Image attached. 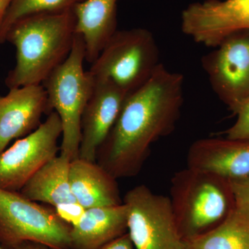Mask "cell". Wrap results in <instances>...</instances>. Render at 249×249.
I'll return each instance as SVG.
<instances>
[{
	"label": "cell",
	"mask_w": 249,
	"mask_h": 249,
	"mask_svg": "<svg viewBox=\"0 0 249 249\" xmlns=\"http://www.w3.org/2000/svg\"><path fill=\"white\" fill-rule=\"evenodd\" d=\"M47 115L34 132L0 153V189L19 192L37 170L58 155L61 121L55 111Z\"/></svg>",
	"instance_id": "9c48e42d"
},
{
	"label": "cell",
	"mask_w": 249,
	"mask_h": 249,
	"mask_svg": "<svg viewBox=\"0 0 249 249\" xmlns=\"http://www.w3.org/2000/svg\"><path fill=\"white\" fill-rule=\"evenodd\" d=\"M71 161L65 156L57 155L37 170L19 193L30 200L53 208L77 203L70 187Z\"/></svg>",
	"instance_id": "e0dca14e"
},
{
	"label": "cell",
	"mask_w": 249,
	"mask_h": 249,
	"mask_svg": "<svg viewBox=\"0 0 249 249\" xmlns=\"http://www.w3.org/2000/svg\"><path fill=\"white\" fill-rule=\"evenodd\" d=\"M160 64L153 34L134 28L116 31L88 71L93 79L109 80L129 94L145 84Z\"/></svg>",
	"instance_id": "5b68a950"
},
{
	"label": "cell",
	"mask_w": 249,
	"mask_h": 249,
	"mask_svg": "<svg viewBox=\"0 0 249 249\" xmlns=\"http://www.w3.org/2000/svg\"><path fill=\"white\" fill-rule=\"evenodd\" d=\"M0 249H4V247H2V245H1V244H0Z\"/></svg>",
	"instance_id": "4316f807"
},
{
	"label": "cell",
	"mask_w": 249,
	"mask_h": 249,
	"mask_svg": "<svg viewBox=\"0 0 249 249\" xmlns=\"http://www.w3.org/2000/svg\"><path fill=\"white\" fill-rule=\"evenodd\" d=\"M235 122L226 132L227 138L249 139V98L236 114Z\"/></svg>",
	"instance_id": "ffe728a7"
},
{
	"label": "cell",
	"mask_w": 249,
	"mask_h": 249,
	"mask_svg": "<svg viewBox=\"0 0 249 249\" xmlns=\"http://www.w3.org/2000/svg\"><path fill=\"white\" fill-rule=\"evenodd\" d=\"M181 28L196 43L214 48L229 36L249 31V0H204L183 10Z\"/></svg>",
	"instance_id": "30bf717a"
},
{
	"label": "cell",
	"mask_w": 249,
	"mask_h": 249,
	"mask_svg": "<svg viewBox=\"0 0 249 249\" xmlns=\"http://www.w3.org/2000/svg\"><path fill=\"white\" fill-rule=\"evenodd\" d=\"M183 249H249V212L236 206L217 227L183 241Z\"/></svg>",
	"instance_id": "ac0fdd59"
},
{
	"label": "cell",
	"mask_w": 249,
	"mask_h": 249,
	"mask_svg": "<svg viewBox=\"0 0 249 249\" xmlns=\"http://www.w3.org/2000/svg\"><path fill=\"white\" fill-rule=\"evenodd\" d=\"M4 10L3 9V8L1 7V4H0V22H1L3 16H4Z\"/></svg>",
	"instance_id": "484cf974"
},
{
	"label": "cell",
	"mask_w": 249,
	"mask_h": 249,
	"mask_svg": "<svg viewBox=\"0 0 249 249\" xmlns=\"http://www.w3.org/2000/svg\"><path fill=\"white\" fill-rule=\"evenodd\" d=\"M94 82L80 121L78 153L79 158L90 161H96L98 149L107 138L129 95L109 80Z\"/></svg>",
	"instance_id": "8fae6325"
},
{
	"label": "cell",
	"mask_w": 249,
	"mask_h": 249,
	"mask_svg": "<svg viewBox=\"0 0 249 249\" xmlns=\"http://www.w3.org/2000/svg\"><path fill=\"white\" fill-rule=\"evenodd\" d=\"M76 34L73 10L32 15L15 23L6 37L16 49L6 86L10 89L42 85L68 58Z\"/></svg>",
	"instance_id": "7a4b0ae2"
},
{
	"label": "cell",
	"mask_w": 249,
	"mask_h": 249,
	"mask_svg": "<svg viewBox=\"0 0 249 249\" xmlns=\"http://www.w3.org/2000/svg\"><path fill=\"white\" fill-rule=\"evenodd\" d=\"M118 0H84L73 9L76 33L83 37L85 60L93 63L117 31Z\"/></svg>",
	"instance_id": "2e32d148"
},
{
	"label": "cell",
	"mask_w": 249,
	"mask_h": 249,
	"mask_svg": "<svg viewBox=\"0 0 249 249\" xmlns=\"http://www.w3.org/2000/svg\"><path fill=\"white\" fill-rule=\"evenodd\" d=\"M201 59L219 99L236 115L249 98V31L224 39Z\"/></svg>",
	"instance_id": "ba28073f"
},
{
	"label": "cell",
	"mask_w": 249,
	"mask_h": 249,
	"mask_svg": "<svg viewBox=\"0 0 249 249\" xmlns=\"http://www.w3.org/2000/svg\"><path fill=\"white\" fill-rule=\"evenodd\" d=\"M127 232L124 203L85 209L78 222L71 226L70 249H99Z\"/></svg>",
	"instance_id": "9a60e30c"
},
{
	"label": "cell",
	"mask_w": 249,
	"mask_h": 249,
	"mask_svg": "<svg viewBox=\"0 0 249 249\" xmlns=\"http://www.w3.org/2000/svg\"><path fill=\"white\" fill-rule=\"evenodd\" d=\"M11 249H54L43 244L34 242H24Z\"/></svg>",
	"instance_id": "cb8c5ba5"
},
{
	"label": "cell",
	"mask_w": 249,
	"mask_h": 249,
	"mask_svg": "<svg viewBox=\"0 0 249 249\" xmlns=\"http://www.w3.org/2000/svg\"><path fill=\"white\" fill-rule=\"evenodd\" d=\"M123 203L127 210V232L135 249H183L169 196L142 184L127 191Z\"/></svg>",
	"instance_id": "52a82bcc"
},
{
	"label": "cell",
	"mask_w": 249,
	"mask_h": 249,
	"mask_svg": "<svg viewBox=\"0 0 249 249\" xmlns=\"http://www.w3.org/2000/svg\"><path fill=\"white\" fill-rule=\"evenodd\" d=\"M55 209L58 215L71 226L78 222L85 210L78 203L60 205Z\"/></svg>",
	"instance_id": "7402d4cb"
},
{
	"label": "cell",
	"mask_w": 249,
	"mask_h": 249,
	"mask_svg": "<svg viewBox=\"0 0 249 249\" xmlns=\"http://www.w3.org/2000/svg\"><path fill=\"white\" fill-rule=\"evenodd\" d=\"M187 167L230 181L248 178L249 139H198L188 149Z\"/></svg>",
	"instance_id": "4fadbf2b"
},
{
	"label": "cell",
	"mask_w": 249,
	"mask_h": 249,
	"mask_svg": "<svg viewBox=\"0 0 249 249\" xmlns=\"http://www.w3.org/2000/svg\"><path fill=\"white\" fill-rule=\"evenodd\" d=\"M70 183L76 202L85 209L123 204L117 179L97 161L72 160Z\"/></svg>",
	"instance_id": "5bb4252c"
},
{
	"label": "cell",
	"mask_w": 249,
	"mask_h": 249,
	"mask_svg": "<svg viewBox=\"0 0 249 249\" xmlns=\"http://www.w3.org/2000/svg\"><path fill=\"white\" fill-rule=\"evenodd\" d=\"M99 249H135L128 234L118 237Z\"/></svg>",
	"instance_id": "603a6c76"
},
{
	"label": "cell",
	"mask_w": 249,
	"mask_h": 249,
	"mask_svg": "<svg viewBox=\"0 0 249 249\" xmlns=\"http://www.w3.org/2000/svg\"><path fill=\"white\" fill-rule=\"evenodd\" d=\"M71 228L55 208L30 200L19 192L0 189V244L4 249L34 242L71 249Z\"/></svg>",
	"instance_id": "8992f818"
},
{
	"label": "cell",
	"mask_w": 249,
	"mask_h": 249,
	"mask_svg": "<svg viewBox=\"0 0 249 249\" xmlns=\"http://www.w3.org/2000/svg\"><path fill=\"white\" fill-rule=\"evenodd\" d=\"M84 40L76 34L68 58L42 84L47 94L49 114L55 111L61 121L60 154L71 160L78 157L80 121L94 88L92 76L84 70Z\"/></svg>",
	"instance_id": "277c9868"
},
{
	"label": "cell",
	"mask_w": 249,
	"mask_h": 249,
	"mask_svg": "<svg viewBox=\"0 0 249 249\" xmlns=\"http://www.w3.org/2000/svg\"><path fill=\"white\" fill-rule=\"evenodd\" d=\"M184 77L160 63L151 78L129 93L96 161L118 179L137 176L154 142L173 132L182 109Z\"/></svg>",
	"instance_id": "6da1fadb"
},
{
	"label": "cell",
	"mask_w": 249,
	"mask_h": 249,
	"mask_svg": "<svg viewBox=\"0 0 249 249\" xmlns=\"http://www.w3.org/2000/svg\"><path fill=\"white\" fill-rule=\"evenodd\" d=\"M49 114L47 94L42 85L10 89L0 96V153L10 142L34 132Z\"/></svg>",
	"instance_id": "7c38bea8"
},
{
	"label": "cell",
	"mask_w": 249,
	"mask_h": 249,
	"mask_svg": "<svg viewBox=\"0 0 249 249\" xmlns=\"http://www.w3.org/2000/svg\"><path fill=\"white\" fill-rule=\"evenodd\" d=\"M170 193L172 209L183 241L217 227L236 209L230 181L188 167L173 175Z\"/></svg>",
	"instance_id": "3957f363"
},
{
	"label": "cell",
	"mask_w": 249,
	"mask_h": 249,
	"mask_svg": "<svg viewBox=\"0 0 249 249\" xmlns=\"http://www.w3.org/2000/svg\"><path fill=\"white\" fill-rule=\"evenodd\" d=\"M84 0H12L0 22V44L6 42V34L19 19L40 14L71 11Z\"/></svg>",
	"instance_id": "d6986e66"
},
{
	"label": "cell",
	"mask_w": 249,
	"mask_h": 249,
	"mask_svg": "<svg viewBox=\"0 0 249 249\" xmlns=\"http://www.w3.org/2000/svg\"><path fill=\"white\" fill-rule=\"evenodd\" d=\"M236 206L249 212V177L231 181Z\"/></svg>",
	"instance_id": "44dd1931"
},
{
	"label": "cell",
	"mask_w": 249,
	"mask_h": 249,
	"mask_svg": "<svg viewBox=\"0 0 249 249\" xmlns=\"http://www.w3.org/2000/svg\"><path fill=\"white\" fill-rule=\"evenodd\" d=\"M11 1H12V0H0V4H1L3 9L4 10V12H6V9L9 7V4H11Z\"/></svg>",
	"instance_id": "d4e9b609"
}]
</instances>
